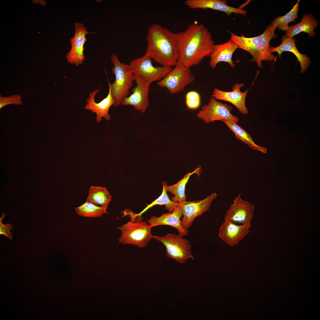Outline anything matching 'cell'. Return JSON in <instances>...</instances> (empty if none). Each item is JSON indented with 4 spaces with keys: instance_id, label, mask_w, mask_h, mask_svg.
Segmentation results:
<instances>
[{
    "instance_id": "10",
    "label": "cell",
    "mask_w": 320,
    "mask_h": 320,
    "mask_svg": "<svg viewBox=\"0 0 320 320\" xmlns=\"http://www.w3.org/2000/svg\"><path fill=\"white\" fill-rule=\"evenodd\" d=\"M217 194L214 192L205 199L193 201H185L179 202L183 213L181 223L183 228L188 231L195 219L209 210L212 203L216 198Z\"/></svg>"
},
{
    "instance_id": "5",
    "label": "cell",
    "mask_w": 320,
    "mask_h": 320,
    "mask_svg": "<svg viewBox=\"0 0 320 320\" xmlns=\"http://www.w3.org/2000/svg\"><path fill=\"white\" fill-rule=\"evenodd\" d=\"M111 60L113 65L111 72L115 75V79L112 84L108 79V81L114 100L113 106L116 107L129 95V90L134 80L133 73L129 65L121 63L115 54L111 55Z\"/></svg>"
},
{
    "instance_id": "1",
    "label": "cell",
    "mask_w": 320,
    "mask_h": 320,
    "mask_svg": "<svg viewBox=\"0 0 320 320\" xmlns=\"http://www.w3.org/2000/svg\"><path fill=\"white\" fill-rule=\"evenodd\" d=\"M178 52L177 64L191 68L210 56L215 45L211 33L203 24L195 22L176 33Z\"/></svg>"
},
{
    "instance_id": "20",
    "label": "cell",
    "mask_w": 320,
    "mask_h": 320,
    "mask_svg": "<svg viewBox=\"0 0 320 320\" xmlns=\"http://www.w3.org/2000/svg\"><path fill=\"white\" fill-rule=\"evenodd\" d=\"M282 43L279 46L273 47H271L270 52L273 53L277 52L279 57L284 51L290 52L293 53L297 57L301 66L300 72L304 73L308 69L311 63L310 58L306 54L300 53L297 50L295 44L294 38H290L285 35L283 36L281 39Z\"/></svg>"
},
{
    "instance_id": "13",
    "label": "cell",
    "mask_w": 320,
    "mask_h": 320,
    "mask_svg": "<svg viewBox=\"0 0 320 320\" xmlns=\"http://www.w3.org/2000/svg\"><path fill=\"white\" fill-rule=\"evenodd\" d=\"M254 207L252 204L242 200L239 194L233 200V203L230 204L225 215L224 220L242 224L251 222Z\"/></svg>"
},
{
    "instance_id": "25",
    "label": "cell",
    "mask_w": 320,
    "mask_h": 320,
    "mask_svg": "<svg viewBox=\"0 0 320 320\" xmlns=\"http://www.w3.org/2000/svg\"><path fill=\"white\" fill-rule=\"evenodd\" d=\"M163 189L162 193L157 199L153 201L147 206L140 212L135 214L137 216L141 217L142 215L148 209L156 205H164L165 208L169 212H172L179 206V202H176L170 200L168 196L166 186L167 185V182L163 181L162 182Z\"/></svg>"
},
{
    "instance_id": "7",
    "label": "cell",
    "mask_w": 320,
    "mask_h": 320,
    "mask_svg": "<svg viewBox=\"0 0 320 320\" xmlns=\"http://www.w3.org/2000/svg\"><path fill=\"white\" fill-rule=\"evenodd\" d=\"M129 65L134 74L150 84L161 81L173 69L172 67L154 66L152 59L145 54L131 60Z\"/></svg>"
},
{
    "instance_id": "18",
    "label": "cell",
    "mask_w": 320,
    "mask_h": 320,
    "mask_svg": "<svg viewBox=\"0 0 320 320\" xmlns=\"http://www.w3.org/2000/svg\"><path fill=\"white\" fill-rule=\"evenodd\" d=\"M239 48L238 45L231 39L223 44H215L210 56V66L214 69L219 63L224 62L228 63L231 68H234L235 65L232 60V57L234 52Z\"/></svg>"
},
{
    "instance_id": "2",
    "label": "cell",
    "mask_w": 320,
    "mask_h": 320,
    "mask_svg": "<svg viewBox=\"0 0 320 320\" xmlns=\"http://www.w3.org/2000/svg\"><path fill=\"white\" fill-rule=\"evenodd\" d=\"M145 55L164 67L177 64L178 52L176 33L154 23L148 29Z\"/></svg>"
},
{
    "instance_id": "9",
    "label": "cell",
    "mask_w": 320,
    "mask_h": 320,
    "mask_svg": "<svg viewBox=\"0 0 320 320\" xmlns=\"http://www.w3.org/2000/svg\"><path fill=\"white\" fill-rule=\"evenodd\" d=\"M232 107L231 105L219 102L212 97L207 104L203 106L196 116L198 118L206 123L225 119L237 123L239 119L237 116L232 114Z\"/></svg>"
},
{
    "instance_id": "4",
    "label": "cell",
    "mask_w": 320,
    "mask_h": 320,
    "mask_svg": "<svg viewBox=\"0 0 320 320\" xmlns=\"http://www.w3.org/2000/svg\"><path fill=\"white\" fill-rule=\"evenodd\" d=\"M129 214L130 220L117 227L121 233L118 239V243L140 248L145 247L152 238V228L146 221L143 220L142 217L137 216L132 212Z\"/></svg>"
},
{
    "instance_id": "26",
    "label": "cell",
    "mask_w": 320,
    "mask_h": 320,
    "mask_svg": "<svg viewBox=\"0 0 320 320\" xmlns=\"http://www.w3.org/2000/svg\"><path fill=\"white\" fill-rule=\"evenodd\" d=\"M107 208L86 201L80 206L75 208V210L80 216L89 217H101L103 214L108 213Z\"/></svg>"
},
{
    "instance_id": "19",
    "label": "cell",
    "mask_w": 320,
    "mask_h": 320,
    "mask_svg": "<svg viewBox=\"0 0 320 320\" xmlns=\"http://www.w3.org/2000/svg\"><path fill=\"white\" fill-rule=\"evenodd\" d=\"M183 216L181 207L179 206L172 212L163 214L159 217L151 216L148 223L152 228L160 225H168L176 228L178 234L183 236L187 235L188 231L183 227L180 219Z\"/></svg>"
},
{
    "instance_id": "12",
    "label": "cell",
    "mask_w": 320,
    "mask_h": 320,
    "mask_svg": "<svg viewBox=\"0 0 320 320\" xmlns=\"http://www.w3.org/2000/svg\"><path fill=\"white\" fill-rule=\"evenodd\" d=\"M133 77L136 86L132 90V93L123 100L121 105H132L135 109L144 113L149 104L148 97L150 84L134 74Z\"/></svg>"
},
{
    "instance_id": "17",
    "label": "cell",
    "mask_w": 320,
    "mask_h": 320,
    "mask_svg": "<svg viewBox=\"0 0 320 320\" xmlns=\"http://www.w3.org/2000/svg\"><path fill=\"white\" fill-rule=\"evenodd\" d=\"M228 2L225 0H187L185 4L190 9H210L224 12L228 16L233 13L246 16L247 12L240 8L227 5Z\"/></svg>"
},
{
    "instance_id": "28",
    "label": "cell",
    "mask_w": 320,
    "mask_h": 320,
    "mask_svg": "<svg viewBox=\"0 0 320 320\" xmlns=\"http://www.w3.org/2000/svg\"><path fill=\"white\" fill-rule=\"evenodd\" d=\"M186 104L188 108L196 109L200 105L201 100L199 94L195 91L188 92L186 95Z\"/></svg>"
},
{
    "instance_id": "8",
    "label": "cell",
    "mask_w": 320,
    "mask_h": 320,
    "mask_svg": "<svg viewBox=\"0 0 320 320\" xmlns=\"http://www.w3.org/2000/svg\"><path fill=\"white\" fill-rule=\"evenodd\" d=\"M194 79L195 76L190 68L177 64L164 78L157 84L160 87L166 88L170 93L176 94L183 91Z\"/></svg>"
},
{
    "instance_id": "14",
    "label": "cell",
    "mask_w": 320,
    "mask_h": 320,
    "mask_svg": "<svg viewBox=\"0 0 320 320\" xmlns=\"http://www.w3.org/2000/svg\"><path fill=\"white\" fill-rule=\"evenodd\" d=\"M244 85V83H237L232 87L231 91H225L217 88L214 89L212 97L216 100L227 101L233 105L242 114L247 115L248 113L247 108L246 106V98L248 90L247 89L244 92L241 91V88Z\"/></svg>"
},
{
    "instance_id": "21",
    "label": "cell",
    "mask_w": 320,
    "mask_h": 320,
    "mask_svg": "<svg viewBox=\"0 0 320 320\" xmlns=\"http://www.w3.org/2000/svg\"><path fill=\"white\" fill-rule=\"evenodd\" d=\"M318 24V21L311 14H304L301 22L294 25L289 26L288 29L285 31L286 35L292 38L295 35L303 32L307 33L309 37H313L316 35L314 29Z\"/></svg>"
},
{
    "instance_id": "22",
    "label": "cell",
    "mask_w": 320,
    "mask_h": 320,
    "mask_svg": "<svg viewBox=\"0 0 320 320\" xmlns=\"http://www.w3.org/2000/svg\"><path fill=\"white\" fill-rule=\"evenodd\" d=\"M224 122L234 134L236 138L241 140L253 149L260 151L263 153H266L267 149L265 148L260 147L255 144L250 135L246 132L237 123L227 119L221 120Z\"/></svg>"
},
{
    "instance_id": "31",
    "label": "cell",
    "mask_w": 320,
    "mask_h": 320,
    "mask_svg": "<svg viewBox=\"0 0 320 320\" xmlns=\"http://www.w3.org/2000/svg\"><path fill=\"white\" fill-rule=\"evenodd\" d=\"M33 3H39L41 4L43 6H46V3L45 1L44 0H32Z\"/></svg>"
},
{
    "instance_id": "30",
    "label": "cell",
    "mask_w": 320,
    "mask_h": 320,
    "mask_svg": "<svg viewBox=\"0 0 320 320\" xmlns=\"http://www.w3.org/2000/svg\"><path fill=\"white\" fill-rule=\"evenodd\" d=\"M4 212H3L2 217L0 218V234L1 235H4L6 236L8 239L12 240V233L10 232L9 231L13 229L12 225L10 224H3L2 223L3 219L8 214V213L4 215Z\"/></svg>"
},
{
    "instance_id": "16",
    "label": "cell",
    "mask_w": 320,
    "mask_h": 320,
    "mask_svg": "<svg viewBox=\"0 0 320 320\" xmlns=\"http://www.w3.org/2000/svg\"><path fill=\"white\" fill-rule=\"evenodd\" d=\"M100 87L90 93L89 97L87 99V104L84 107L85 109L89 110L96 115V121L100 122L104 118L107 121L111 119L108 113L110 107L114 103L111 95L110 88L109 87L108 93L107 97L100 102L96 103L95 100L96 94L99 92Z\"/></svg>"
},
{
    "instance_id": "23",
    "label": "cell",
    "mask_w": 320,
    "mask_h": 320,
    "mask_svg": "<svg viewBox=\"0 0 320 320\" xmlns=\"http://www.w3.org/2000/svg\"><path fill=\"white\" fill-rule=\"evenodd\" d=\"M201 168H197L194 171L189 172L185 175L183 178L177 183L172 185L166 186L167 191H169L174 195L171 198V200L176 202H180L186 201V196L185 194V188L186 184L191 176L195 173H199Z\"/></svg>"
},
{
    "instance_id": "29",
    "label": "cell",
    "mask_w": 320,
    "mask_h": 320,
    "mask_svg": "<svg viewBox=\"0 0 320 320\" xmlns=\"http://www.w3.org/2000/svg\"><path fill=\"white\" fill-rule=\"evenodd\" d=\"M21 96L20 95L17 94L13 95L10 96L6 97H2L1 95H0V109L10 104H14L16 105L22 104Z\"/></svg>"
},
{
    "instance_id": "3",
    "label": "cell",
    "mask_w": 320,
    "mask_h": 320,
    "mask_svg": "<svg viewBox=\"0 0 320 320\" xmlns=\"http://www.w3.org/2000/svg\"><path fill=\"white\" fill-rule=\"evenodd\" d=\"M277 27L275 19L266 28L261 35L253 37H247L243 35L240 36L228 31L231 34V39L241 49L248 52L252 57L250 62H255L257 66L262 68V61H272L276 57L270 52V41L277 37L275 31Z\"/></svg>"
},
{
    "instance_id": "24",
    "label": "cell",
    "mask_w": 320,
    "mask_h": 320,
    "mask_svg": "<svg viewBox=\"0 0 320 320\" xmlns=\"http://www.w3.org/2000/svg\"><path fill=\"white\" fill-rule=\"evenodd\" d=\"M111 197L106 188L91 186L86 201L108 207Z\"/></svg>"
},
{
    "instance_id": "27",
    "label": "cell",
    "mask_w": 320,
    "mask_h": 320,
    "mask_svg": "<svg viewBox=\"0 0 320 320\" xmlns=\"http://www.w3.org/2000/svg\"><path fill=\"white\" fill-rule=\"evenodd\" d=\"M298 0L292 9L285 15L279 16L275 19L278 29L280 30L286 31L289 28L288 23L291 22H295V20L298 18L297 13L298 9Z\"/></svg>"
},
{
    "instance_id": "15",
    "label": "cell",
    "mask_w": 320,
    "mask_h": 320,
    "mask_svg": "<svg viewBox=\"0 0 320 320\" xmlns=\"http://www.w3.org/2000/svg\"><path fill=\"white\" fill-rule=\"evenodd\" d=\"M251 222L241 225L224 220L219 230V236L228 245L233 247L249 232Z\"/></svg>"
},
{
    "instance_id": "11",
    "label": "cell",
    "mask_w": 320,
    "mask_h": 320,
    "mask_svg": "<svg viewBox=\"0 0 320 320\" xmlns=\"http://www.w3.org/2000/svg\"><path fill=\"white\" fill-rule=\"evenodd\" d=\"M75 33L73 37L70 39L71 47L70 51L66 54L68 62L72 64L78 66L82 64L85 60L84 45L87 40L86 37L89 32L83 23H74Z\"/></svg>"
},
{
    "instance_id": "6",
    "label": "cell",
    "mask_w": 320,
    "mask_h": 320,
    "mask_svg": "<svg viewBox=\"0 0 320 320\" xmlns=\"http://www.w3.org/2000/svg\"><path fill=\"white\" fill-rule=\"evenodd\" d=\"M152 238L161 242L165 246L166 255L181 264L189 258L193 259L191 252V246L189 241L178 234L169 233L160 236H153Z\"/></svg>"
}]
</instances>
